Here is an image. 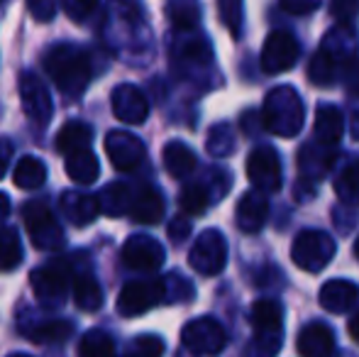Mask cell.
I'll list each match as a JSON object with an SVG mask.
<instances>
[{
    "label": "cell",
    "instance_id": "cell-7",
    "mask_svg": "<svg viewBox=\"0 0 359 357\" xmlns=\"http://www.w3.org/2000/svg\"><path fill=\"white\" fill-rule=\"evenodd\" d=\"M181 343L194 355H217L227 345V333L215 318L201 316V318H194L184 325Z\"/></svg>",
    "mask_w": 359,
    "mask_h": 357
},
{
    "label": "cell",
    "instance_id": "cell-34",
    "mask_svg": "<svg viewBox=\"0 0 359 357\" xmlns=\"http://www.w3.org/2000/svg\"><path fill=\"white\" fill-rule=\"evenodd\" d=\"M179 206L186 215H203L210 206V191L205 184H189L181 189Z\"/></svg>",
    "mask_w": 359,
    "mask_h": 357
},
{
    "label": "cell",
    "instance_id": "cell-47",
    "mask_svg": "<svg viewBox=\"0 0 359 357\" xmlns=\"http://www.w3.org/2000/svg\"><path fill=\"white\" fill-rule=\"evenodd\" d=\"M359 0H332V15L340 20H350L357 13Z\"/></svg>",
    "mask_w": 359,
    "mask_h": 357
},
{
    "label": "cell",
    "instance_id": "cell-25",
    "mask_svg": "<svg viewBox=\"0 0 359 357\" xmlns=\"http://www.w3.org/2000/svg\"><path fill=\"white\" fill-rule=\"evenodd\" d=\"M342 133H345V118H342L340 108L330 103L320 105V108L316 110V125H313L316 142L335 147V144L340 142Z\"/></svg>",
    "mask_w": 359,
    "mask_h": 357
},
{
    "label": "cell",
    "instance_id": "cell-15",
    "mask_svg": "<svg viewBox=\"0 0 359 357\" xmlns=\"http://www.w3.org/2000/svg\"><path fill=\"white\" fill-rule=\"evenodd\" d=\"M166 252L161 243L149 235H133L123 245V262L135 271H156L164 264Z\"/></svg>",
    "mask_w": 359,
    "mask_h": 357
},
{
    "label": "cell",
    "instance_id": "cell-41",
    "mask_svg": "<svg viewBox=\"0 0 359 357\" xmlns=\"http://www.w3.org/2000/svg\"><path fill=\"white\" fill-rule=\"evenodd\" d=\"M161 281H164V301H169V304L189 301L191 296H194V286H191L181 274H176V271L169 276H164Z\"/></svg>",
    "mask_w": 359,
    "mask_h": 357
},
{
    "label": "cell",
    "instance_id": "cell-17",
    "mask_svg": "<svg viewBox=\"0 0 359 357\" xmlns=\"http://www.w3.org/2000/svg\"><path fill=\"white\" fill-rule=\"evenodd\" d=\"M320 52L325 54V57L330 59L337 69H345L352 59H357V52H359L357 29L347 22L335 25V27L323 37Z\"/></svg>",
    "mask_w": 359,
    "mask_h": 357
},
{
    "label": "cell",
    "instance_id": "cell-48",
    "mask_svg": "<svg viewBox=\"0 0 359 357\" xmlns=\"http://www.w3.org/2000/svg\"><path fill=\"white\" fill-rule=\"evenodd\" d=\"M10 159H13V142L8 137H0V179L8 172Z\"/></svg>",
    "mask_w": 359,
    "mask_h": 357
},
{
    "label": "cell",
    "instance_id": "cell-43",
    "mask_svg": "<svg viewBox=\"0 0 359 357\" xmlns=\"http://www.w3.org/2000/svg\"><path fill=\"white\" fill-rule=\"evenodd\" d=\"M59 0H27V10L37 22H52Z\"/></svg>",
    "mask_w": 359,
    "mask_h": 357
},
{
    "label": "cell",
    "instance_id": "cell-20",
    "mask_svg": "<svg viewBox=\"0 0 359 357\" xmlns=\"http://www.w3.org/2000/svg\"><path fill=\"white\" fill-rule=\"evenodd\" d=\"M59 206H62L64 218L72 225H90L95 218H98L100 208H98V196L86 194V191H67L59 198Z\"/></svg>",
    "mask_w": 359,
    "mask_h": 357
},
{
    "label": "cell",
    "instance_id": "cell-24",
    "mask_svg": "<svg viewBox=\"0 0 359 357\" xmlns=\"http://www.w3.org/2000/svg\"><path fill=\"white\" fill-rule=\"evenodd\" d=\"M357 296H359V289L352 284V281L330 279L323 284L318 299H320L323 309L330 311V314H345V311H350L352 306H355Z\"/></svg>",
    "mask_w": 359,
    "mask_h": 357
},
{
    "label": "cell",
    "instance_id": "cell-53",
    "mask_svg": "<svg viewBox=\"0 0 359 357\" xmlns=\"http://www.w3.org/2000/svg\"><path fill=\"white\" fill-rule=\"evenodd\" d=\"M8 357H32V355H25V353H13V355H8Z\"/></svg>",
    "mask_w": 359,
    "mask_h": 357
},
{
    "label": "cell",
    "instance_id": "cell-46",
    "mask_svg": "<svg viewBox=\"0 0 359 357\" xmlns=\"http://www.w3.org/2000/svg\"><path fill=\"white\" fill-rule=\"evenodd\" d=\"M342 79H345V88L347 93L352 95H359V59H352L345 69H342Z\"/></svg>",
    "mask_w": 359,
    "mask_h": 357
},
{
    "label": "cell",
    "instance_id": "cell-6",
    "mask_svg": "<svg viewBox=\"0 0 359 357\" xmlns=\"http://www.w3.org/2000/svg\"><path fill=\"white\" fill-rule=\"evenodd\" d=\"M337 252L335 240L323 230H303L291 245V260L298 269L318 274L332 262Z\"/></svg>",
    "mask_w": 359,
    "mask_h": 357
},
{
    "label": "cell",
    "instance_id": "cell-13",
    "mask_svg": "<svg viewBox=\"0 0 359 357\" xmlns=\"http://www.w3.org/2000/svg\"><path fill=\"white\" fill-rule=\"evenodd\" d=\"M298 42L291 32L276 29L266 37L264 47H262V69L266 74H284L288 69H293V64L298 62Z\"/></svg>",
    "mask_w": 359,
    "mask_h": 357
},
{
    "label": "cell",
    "instance_id": "cell-30",
    "mask_svg": "<svg viewBox=\"0 0 359 357\" xmlns=\"http://www.w3.org/2000/svg\"><path fill=\"white\" fill-rule=\"evenodd\" d=\"M90 142H93V130H90V125L79 123V120L67 123L57 135V149H59V154H64V157L76 152V149L90 147Z\"/></svg>",
    "mask_w": 359,
    "mask_h": 357
},
{
    "label": "cell",
    "instance_id": "cell-14",
    "mask_svg": "<svg viewBox=\"0 0 359 357\" xmlns=\"http://www.w3.org/2000/svg\"><path fill=\"white\" fill-rule=\"evenodd\" d=\"M20 333L32 343H67L76 333L74 323L67 318H39L32 311H25L20 318Z\"/></svg>",
    "mask_w": 359,
    "mask_h": 357
},
{
    "label": "cell",
    "instance_id": "cell-29",
    "mask_svg": "<svg viewBox=\"0 0 359 357\" xmlns=\"http://www.w3.org/2000/svg\"><path fill=\"white\" fill-rule=\"evenodd\" d=\"M47 181V164L39 157H32V154H25L18 164H15L13 172V184L18 189L25 191H34Z\"/></svg>",
    "mask_w": 359,
    "mask_h": 357
},
{
    "label": "cell",
    "instance_id": "cell-16",
    "mask_svg": "<svg viewBox=\"0 0 359 357\" xmlns=\"http://www.w3.org/2000/svg\"><path fill=\"white\" fill-rule=\"evenodd\" d=\"M110 108L113 115L125 125H140L149 115V103H147V95L133 83H120L110 93Z\"/></svg>",
    "mask_w": 359,
    "mask_h": 357
},
{
    "label": "cell",
    "instance_id": "cell-51",
    "mask_svg": "<svg viewBox=\"0 0 359 357\" xmlns=\"http://www.w3.org/2000/svg\"><path fill=\"white\" fill-rule=\"evenodd\" d=\"M352 137L359 140V108L352 113Z\"/></svg>",
    "mask_w": 359,
    "mask_h": 357
},
{
    "label": "cell",
    "instance_id": "cell-21",
    "mask_svg": "<svg viewBox=\"0 0 359 357\" xmlns=\"http://www.w3.org/2000/svg\"><path fill=\"white\" fill-rule=\"evenodd\" d=\"M332 162H335V147H327L313 140L311 144L301 147L298 152V172L308 181H318L330 172Z\"/></svg>",
    "mask_w": 359,
    "mask_h": 357
},
{
    "label": "cell",
    "instance_id": "cell-23",
    "mask_svg": "<svg viewBox=\"0 0 359 357\" xmlns=\"http://www.w3.org/2000/svg\"><path fill=\"white\" fill-rule=\"evenodd\" d=\"M128 213L135 223H142V225L159 223L164 218V196L154 186H142L140 191H135L133 206H130Z\"/></svg>",
    "mask_w": 359,
    "mask_h": 357
},
{
    "label": "cell",
    "instance_id": "cell-50",
    "mask_svg": "<svg viewBox=\"0 0 359 357\" xmlns=\"http://www.w3.org/2000/svg\"><path fill=\"white\" fill-rule=\"evenodd\" d=\"M350 335H352V340L359 345V314L352 316V321H350Z\"/></svg>",
    "mask_w": 359,
    "mask_h": 357
},
{
    "label": "cell",
    "instance_id": "cell-8",
    "mask_svg": "<svg viewBox=\"0 0 359 357\" xmlns=\"http://www.w3.org/2000/svg\"><path fill=\"white\" fill-rule=\"evenodd\" d=\"M189 264L203 276H215L225 269L227 243H225V238H222L220 230L210 228L198 235V240H196L194 248H191V252H189Z\"/></svg>",
    "mask_w": 359,
    "mask_h": 357
},
{
    "label": "cell",
    "instance_id": "cell-22",
    "mask_svg": "<svg viewBox=\"0 0 359 357\" xmlns=\"http://www.w3.org/2000/svg\"><path fill=\"white\" fill-rule=\"evenodd\" d=\"M72 289H74V301L81 311L86 314H93L103 306V289L95 281L93 271L88 269V264H79L74 269L72 276Z\"/></svg>",
    "mask_w": 359,
    "mask_h": 357
},
{
    "label": "cell",
    "instance_id": "cell-5",
    "mask_svg": "<svg viewBox=\"0 0 359 357\" xmlns=\"http://www.w3.org/2000/svg\"><path fill=\"white\" fill-rule=\"evenodd\" d=\"M22 220H25V230H27L29 243L37 250L44 252H57L64 248L67 238H64V230L59 225L54 210L49 208L42 201H29L22 208Z\"/></svg>",
    "mask_w": 359,
    "mask_h": 357
},
{
    "label": "cell",
    "instance_id": "cell-44",
    "mask_svg": "<svg viewBox=\"0 0 359 357\" xmlns=\"http://www.w3.org/2000/svg\"><path fill=\"white\" fill-rule=\"evenodd\" d=\"M166 235H169L171 243H184V240H189L191 235V220L184 218V215H176L174 220H171L169 225H166Z\"/></svg>",
    "mask_w": 359,
    "mask_h": 357
},
{
    "label": "cell",
    "instance_id": "cell-52",
    "mask_svg": "<svg viewBox=\"0 0 359 357\" xmlns=\"http://www.w3.org/2000/svg\"><path fill=\"white\" fill-rule=\"evenodd\" d=\"M355 257L359 260V238L355 240Z\"/></svg>",
    "mask_w": 359,
    "mask_h": 357
},
{
    "label": "cell",
    "instance_id": "cell-26",
    "mask_svg": "<svg viewBox=\"0 0 359 357\" xmlns=\"http://www.w3.org/2000/svg\"><path fill=\"white\" fill-rule=\"evenodd\" d=\"M161 157H164V169L174 179H189L196 172V164H198L194 149L184 142H169Z\"/></svg>",
    "mask_w": 359,
    "mask_h": 357
},
{
    "label": "cell",
    "instance_id": "cell-12",
    "mask_svg": "<svg viewBox=\"0 0 359 357\" xmlns=\"http://www.w3.org/2000/svg\"><path fill=\"white\" fill-rule=\"evenodd\" d=\"M247 179L262 194H274L281 189V159L274 147H257L247 157Z\"/></svg>",
    "mask_w": 359,
    "mask_h": 357
},
{
    "label": "cell",
    "instance_id": "cell-10",
    "mask_svg": "<svg viewBox=\"0 0 359 357\" xmlns=\"http://www.w3.org/2000/svg\"><path fill=\"white\" fill-rule=\"evenodd\" d=\"M105 154L118 172H135L147 159V147L137 135L128 130H110L105 135Z\"/></svg>",
    "mask_w": 359,
    "mask_h": 357
},
{
    "label": "cell",
    "instance_id": "cell-40",
    "mask_svg": "<svg viewBox=\"0 0 359 357\" xmlns=\"http://www.w3.org/2000/svg\"><path fill=\"white\" fill-rule=\"evenodd\" d=\"M179 57L191 64H208L213 52H210V44L203 37H191L179 47Z\"/></svg>",
    "mask_w": 359,
    "mask_h": 357
},
{
    "label": "cell",
    "instance_id": "cell-42",
    "mask_svg": "<svg viewBox=\"0 0 359 357\" xmlns=\"http://www.w3.org/2000/svg\"><path fill=\"white\" fill-rule=\"evenodd\" d=\"M95 8H98V0H62V10L74 22L88 20L95 13Z\"/></svg>",
    "mask_w": 359,
    "mask_h": 357
},
{
    "label": "cell",
    "instance_id": "cell-9",
    "mask_svg": "<svg viewBox=\"0 0 359 357\" xmlns=\"http://www.w3.org/2000/svg\"><path fill=\"white\" fill-rule=\"evenodd\" d=\"M20 100H22V110L34 125L47 128L54 118V103L49 88L42 79L34 72H25L20 76Z\"/></svg>",
    "mask_w": 359,
    "mask_h": 357
},
{
    "label": "cell",
    "instance_id": "cell-4",
    "mask_svg": "<svg viewBox=\"0 0 359 357\" xmlns=\"http://www.w3.org/2000/svg\"><path fill=\"white\" fill-rule=\"evenodd\" d=\"M76 267H79V262H74V257H64V260H52L44 267L32 269L29 286H32L37 301H42L44 306L64 304Z\"/></svg>",
    "mask_w": 359,
    "mask_h": 357
},
{
    "label": "cell",
    "instance_id": "cell-18",
    "mask_svg": "<svg viewBox=\"0 0 359 357\" xmlns=\"http://www.w3.org/2000/svg\"><path fill=\"white\" fill-rule=\"evenodd\" d=\"M266 215H269V201H266V194L257 189L247 191L235 208L237 228L242 233H259L266 223Z\"/></svg>",
    "mask_w": 359,
    "mask_h": 357
},
{
    "label": "cell",
    "instance_id": "cell-32",
    "mask_svg": "<svg viewBox=\"0 0 359 357\" xmlns=\"http://www.w3.org/2000/svg\"><path fill=\"white\" fill-rule=\"evenodd\" d=\"M79 357H118L115 343L105 330H88L79 340Z\"/></svg>",
    "mask_w": 359,
    "mask_h": 357
},
{
    "label": "cell",
    "instance_id": "cell-45",
    "mask_svg": "<svg viewBox=\"0 0 359 357\" xmlns=\"http://www.w3.org/2000/svg\"><path fill=\"white\" fill-rule=\"evenodd\" d=\"M288 15H311L323 5V0H279Z\"/></svg>",
    "mask_w": 359,
    "mask_h": 357
},
{
    "label": "cell",
    "instance_id": "cell-19",
    "mask_svg": "<svg viewBox=\"0 0 359 357\" xmlns=\"http://www.w3.org/2000/svg\"><path fill=\"white\" fill-rule=\"evenodd\" d=\"M296 350L303 357H330L335 353V333L325 323H308L298 333Z\"/></svg>",
    "mask_w": 359,
    "mask_h": 357
},
{
    "label": "cell",
    "instance_id": "cell-39",
    "mask_svg": "<svg viewBox=\"0 0 359 357\" xmlns=\"http://www.w3.org/2000/svg\"><path fill=\"white\" fill-rule=\"evenodd\" d=\"M164 355V340L159 335H137L133 343L128 345L123 357H161Z\"/></svg>",
    "mask_w": 359,
    "mask_h": 357
},
{
    "label": "cell",
    "instance_id": "cell-35",
    "mask_svg": "<svg viewBox=\"0 0 359 357\" xmlns=\"http://www.w3.org/2000/svg\"><path fill=\"white\" fill-rule=\"evenodd\" d=\"M335 194L342 203L359 206V159L350 162L335 181Z\"/></svg>",
    "mask_w": 359,
    "mask_h": 357
},
{
    "label": "cell",
    "instance_id": "cell-31",
    "mask_svg": "<svg viewBox=\"0 0 359 357\" xmlns=\"http://www.w3.org/2000/svg\"><path fill=\"white\" fill-rule=\"evenodd\" d=\"M166 15H169L171 25L181 32H191L201 22V8L196 0H169Z\"/></svg>",
    "mask_w": 359,
    "mask_h": 357
},
{
    "label": "cell",
    "instance_id": "cell-33",
    "mask_svg": "<svg viewBox=\"0 0 359 357\" xmlns=\"http://www.w3.org/2000/svg\"><path fill=\"white\" fill-rule=\"evenodd\" d=\"M25 252L20 233L15 228H0V271H13L20 267Z\"/></svg>",
    "mask_w": 359,
    "mask_h": 357
},
{
    "label": "cell",
    "instance_id": "cell-27",
    "mask_svg": "<svg viewBox=\"0 0 359 357\" xmlns=\"http://www.w3.org/2000/svg\"><path fill=\"white\" fill-rule=\"evenodd\" d=\"M133 196L135 191L130 189L123 181H113L108 184L98 196V208L100 213H105L108 218H118V215H125L133 206Z\"/></svg>",
    "mask_w": 359,
    "mask_h": 357
},
{
    "label": "cell",
    "instance_id": "cell-38",
    "mask_svg": "<svg viewBox=\"0 0 359 357\" xmlns=\"http://www.w3.org/2000/svg\"><path fill=\"white\" fill-rule=\"evenodd\" d=\"M205 149H208L213 157H227V154H232V149H235V135H232V130L227 128L225 123L215 125L208 133Z\"/></svg>",
    "mask_w": 359,
    "mask_h": 357
},
{
    "label": "cell",
    "instance_id": "cell-1",
    "mask_svg": "<svg viewBox=\"0 0 359 357\" xmlns=\"http://www.w3.org/2000/svg\"><path fill=\"white\" fill-rule=\"evenodd\" d=\"M44 72L67 98H79L93 79V62L76 44H54L44 54Z\"/></svg>",
    "mask_w": 359,
    "mask_h": 357
},
{
    "label": "cell",
    "instance_id": "cell-28",
    "mask_svg": "<svg viewBox=\"0 0 359 357\" xmlns=\"http://www.w3.org/2000/svg\"><path fill=\"white\" fill-rule=\"evenodd\" d=\"M67 174L74 184L88 186L100 177V164L98 157L90 152V147L76 149V152L67 154Z\"/></svg>",
    "mask_w": 359,
    "mask_h": 357
},
{
    "label": "cell",
    "instance_id": "cell-11",
    "mask_svg": "<svg viewBox=\"0 0 359 357\" xmlns=\"http://www.w3.org/2000/svg\"><path fill=\"white\" fill-rule=\"evenodd\" d=\"M161 301H164V281L161 279L130 281L118 296V314L125 318H135V316H142L149 309H154Z\"/></svg>",
    "mask_w": 359,
    "mask_h": 357
},
{
    "label": "cell",
    "instance_id": "cell-2",
    "mask_svg": "<svg viewBox=\"0 0 359 357\" xmlns=\"http://www.w3.org/2000/svg\"><path fill=\"white\" fill-rule=\"evenodd\" d=\"M262 123L276 137H296L306 123V108L293 86H276L262 105Z\"/></svg>",
    "mask_w": 359,
    "mask_h": 357
},
{
    "label": "cell",
    "instance_id": "cell-37",
    "mask_svg": "<svg viewBox=\"0 0 359 357\" xmlns=\"http://www.w3.org/2000/svg\"><path fill=\"white\" fill-rule=\"evenodd\" d=\"M337 76H340V69L318 49L311 59V67H308V79H311V83H316V86H330Z\"/></svg>",
    "mask_w": 359,
    "mask_h": 357
},
{
    "label": "cell",
    "instance_id": "cell-3",
    "mask_svg": "<svg viewBox=\"0 0 359 357\" xmlns=\"http://www.w3.org/2000/svg\"><path fill=\"white\" fill-rule=\"evenodd\" d=\"M252 340L247 357H276L284 345V309L276 299H262L252 306Z\"/></svg>",
    "mask_w": 359,
    "mask_h": 357
},
{
    "label": "cell",
    "instance_id": "cell-49",
    "mask_svg": "<svg viewBox=\"0 0 359 357\" xmlns=\"http://www.w3.org/2000/svg\"><path fill=\"white\" fill-rule=\"evenodd\" d=\"M8 213H10V196L0 191V218H5Z\"/></svg>",
    "mask_w": 359,
    "mask_h": 357
},
{
    "label": "cell",
    "instance_id": "cell-36",
    "mask_svg": "<svg viewBox=\"0 0 359 357\" xmlns=\"http://www.w3.org/2000/svg\"><path fill=\"white\" fill-rule=\"evenodd\" d=\"M217 15L220 22L232 37L242 34V18H245V0H217Z\"/></svg>",
    "mask_w": 359,
    "mask_h": 357
}]
</instances>
